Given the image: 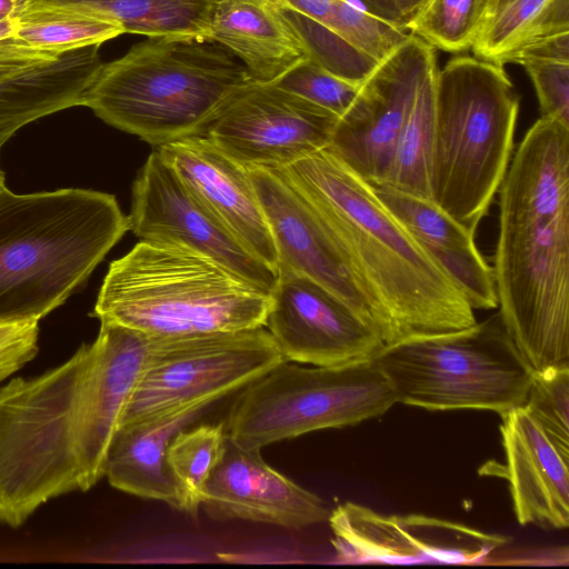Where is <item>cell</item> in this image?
Returning a JSON list of instances; mask_svg holds the SVG:
<instances>
[{"mask_svg":"<svg viewBox=\"0 0 569 569\" xmlns=\"http://www.w3.org/2000/svg\"><path fill=\"white\" fill-rule=\"evenodd\" d=\"M264 327L287 361L339 366L372 360L385 347L349 306L316 281L279 268Z\"/></svg>","mask_w":569,"mask_h":569,"instance_id":"9a60e30c","label":"cell"},{"mask_svg":"<svg viewBox=\"0 0 569 569\" xmlns=\"http://www.w3.org/2000/svg\"><path fill=\"white\" fill-rule=\"evenodd\" d=\"M226 439L223 422L188 427L172 438L166 461L177 488L178 510L197 515L204 486L222 457Z\"/></svg>","mask_w":569,"mask_h":569,"instance_id":"4316f807","label":"cell"},{"mask_svg":"<svg viewBox=\"0 0 569 569\" xmlns=\"http://www.w3.org/2000/svg\"><path fill=\"white\" fill-rule=\"evenodd\" d=\"M436 66L422 81L398 138L388 174L382 184L430 199L429 166L433 132V86ZM431 200V199H430Z\"/></svg>","mask_w":569,"mask_h":569,"instance_id":"484cf974","label":"cell"},{"mask_svg":"<svg viewBox=\"0 0 569 569\" xmlns=\"http://www.w3.org/2000/svg\"><path fill=\"white\" fill-rule=\"evenodd\" d=\"M217 0H27L82 9L107 18L123 29L148 38L209 39Z\"/></svg>","mask_w":569,"mask_h":569,"instance_id":"603a6c76","label":"cell"},{"mask_svg":"<svg viewBox=\"0 0 569 569\" xmlns=\"http://www.w3.org/2000/svg\"><path fill=\"white\" fill-rule=\"evenodd\" d=\"M519 106L503 66L458 56L436 72L430 199L473 233L511 161Z\"/></svg>","mask_w":569,"mask_h":569,"instance_id":"52a82bcc","label":"cell"},{"mask_svg":"<svg viewBox=\"0 0 569 569\" xmlns=\"http://www.w3.org/2000/svg\"><path fill=\"white\" fill-rule=\"evenodd\" d=\"M141 240L206 256L271 293L277 272L249 252L202 204L156 150L139 170L128 216Z\"/></svg>","mask_w":569,"mask_h":569,"instance_id":"4fadbf2b","label":"cell"},{"mask_svg":"<svg viewBox=\"0 0 569 569\" xmlns=\"http://www.w3.org/2000/svg\"><path fill=\"white\" fill-rule=\"evenodd\" d=\"M17 27V17L0 21V40L12 37Z\"/></svg>","mask_w":569,"mask_h":569,"instance_id":"60d3db41","label":"cell"},{"mask_svg":"<svg viewBox=\"0 0 569 569\" xmlns=\"http://www.w3.org/2000/svg\"><path fill=\"white\" fill-rule=\"evenodd\" d=\"M270 295L192 250L140 240L112 261L92 315L149 339L263 327Z\"/></svg>","mask_w":569,"mask_h":569,"instance_id":"8992f818","label":"cell"},{"mask_svg":"<svg viewBox=\"0 0 569 569\" xmlns=\"http://www.w3.org/2000/svg\"><path fill=\"white\" fill-rule=\"evenodd\" d=\"M316 210L387 327V343L477 323L445 269L379 199L370 182L328 148L280 168Z\"/></svg>","mask_w":569,"mask_h":569,"instance_id":"3957f363","label":"cell"},{"mask_svg":"<svg viewBox=\"0 0 569 569\" xmlns=\"http://www.w3.org/2000/svg\"><path fill=\"white\" fill-rule=\"evenodd\" d=\"M209 39L227 48L257 82H274L307 59L300 39L270 0H217Z\"/></svg>","mask_w":569,"mask_h":569,"instance_id":"7402d4cb","label":"cell"},{"mask_svg":"<svg viewBox=\"0 0 569 569\" xmlns=\"http://www.w3.org/2000/svg\"><path fill=\"white\" fill-rule=\"evenodd\" d=\"M216 399L192 401L122 425L110 443L104 476L123 492L159 500L178 509L174 481L167 466L172 438L191 426Z\"/></svg>","mask_w":569,"mask_h":569,"instance_id":"44dd1931","label":"cell"},{"mask_svg":"<svg viewBox=\"0 0 569 569\" xmlns=\"http://www.w3.org/2000/svg\"><path fill=\"white\" fill-rule=\"evenodd\" d=\"M523 407L553 442L569 453V366L535 371Z\"/></svg>","mask_w":569,"mask_h":569,"instance_id":"4dcf8cb0","label":"cell"},{"mask_svg":"<svg viewBox=\"0 0 569 569\" xmlns=\"http://www.w3.org/2000/svg\"><path fill=\"white\" fill-rule=\"evenodd\" d=\"M436 66L435 49L410 34L361 82L327 148L371 184H382L417 92Z\"/></svg>","mask_w":569,"mask_h":569,"instance_id":"7c38bea8","label":"cell"},{"mask_svg":"<svg viewBox=\"0 0 569 569\" xmlns=\"http://www.w3.org/2000/svg\"><path fill=\"white\" fill-rule=\"evenodd\" d=\"M124 31L120 24L82 9L26 4L17 16L10 40L19 47L60 57L89 46H101Z\"/></svg>","mask_w":569,"mask_h":569,"instance_id":"cb8c5ba5","label":"cell"},{"mask_svg":"<svg viewBox=\"0 0 569 569\" xmlns=\"http://www.w3.org/2000/svg\"><path fill=\"white\" fill-rule=\"evenodd\" d=\"M4 186V177H3V172L1 171L0 169V189Z\"/></svg>","mask_w":569,"mask_h":569,"instance_id":"b9f144b4","label":"cell"},{"mask_svg":"<svg viewBox=\"0 0 569 569\" xmlns=\"http://www.w3.org/2000/svg\"><path fill=\"white\" fill-rule=\"evenodd\" d=\"M323 26L378 63L387 59L410 37L407 31L356 7L349 0H336L332 12Z\"/></svg>","mask_w":569,"mask_h":569,"instance_id":"f546056e","label":"cell"},{"mask_svg":"<svg viewBox=\"0 0 569 569\" xmlns=\"http://www.w3.org/2000/svg\"><path fill=\"white\" fill-rule=\"evenodd\" d=\"M549 60L569 62V32L543 38L523 47L508 63L523 66L528 62Z\"/></svg>","mask_w":569,"mask_h":569,"instance_id":"d590c367","label":"cell"},{"mask_svg":"<svg viewBox=\"0 0 569 569\" xmlns=\"http://www.w3.org/2000/svg\"><path fill=\"white\" fill-rule=\"evenodd\" d=\"M252 79L223 46L201 38H148L103 63L83 106L157 148L201 137Z\"/></svg>","mask_w":569,"mask_h":569,"instance_id":"5b68a950","label":"cell"},{"mask_svg":"<svg viewBox=\"0 0 569 569\" xmlns=\"http://www.w3.org/2000/svg\"><path fill=\"white\" fill-rule=\"evenodd\" d=\"M41 62V61H40ZM36 62H29L23 60H13V59H0V78L14 72L26 66L32 64Z\"/></svg>","mask_w":569,"mask_h":569,"instance_id":"ab89813d","label":"cell"},{"mask_svg":"<svg viewBox=\"0 0 569 569\" xmlns=\"http://www.w3.org/2000/svg\"><path fill=\"white\" fill-rule=\"evenodd\" d=\"M397 402L430 411L522 407L533 369L499 312L470 328L385 346L372 359Z\"/></svg>","mask_w":569,"mask_h":569,"instance_id":"ba28073f","label":"cell"},{"mask_svg":"<svg viewBox=\"0 0 569 569\" xmlns=\"http://www.w3.org/2000/svg\"><path fill=\"white\" fill-rule=\"evenodd\" d=\"M283 360L264 326L150 339L142 373L120 426L192 401L220 400Z\"/></svg>","mask_w":569,"mask_h":569,"instance_id":"30bf717a","label":"cell"},{"mask_svg":"<svg viewBox=\"0 0 569 569\" xmlns=\"http://www.w3.org/2000/svg\"><path fill=\"white\" fill-rule=\"evenodd\" d=\"M100 323L94 341L62 365L0 387V525L18 528L42 503L104 476L150 339Z\"/></svg>","mask_w":569,"mask_h":569,"instance_id":"6da1fadb","label":"cell"},{"mask_svg":"<svg viewBox=\"0 0 569 569\" xmlns=\"http://www.w3.org/2000/svg\"><path fill=\"white\" fill-rule=\"evenodd\" d=\"M279 8L303 14L321 24L328 21L336 0H270Z\"/></svg>","mask_w":569,"mask_h":569,"instance_id":"8d00e7d4","label":"cell"},{"mask_svg":"<svg viewBox=\"0 0 569 569\" xmlns=\"http://www.w3.org/2000/svg\"><path fill=\"white\" fill-rule=\"evenodd\" d=\"M483 11V0H427L407 31L433 49L467 51L482 27Z\"/></svg>","mask_w":569,"mask_h":569,"instance_id":"83f0119b","label":"cell"},{"mask_svg":"<svg viewBox=\"0 0 569 569\" xmlns=\"http://www.w3.org/2000/svg\"><path fill=\"white\" fill-rule=\"evenodd\" d=\"M333 113L277 84L251 81L220 110L203 137L250 169H280L327 148Z\"/></svg>","mask_w":569,"mask_h":569,"instance_id":"8fae6325","label":"cell"},{"mask_svg":"<svg viewBox=\"0 0 569 569\" xmlns=\"http://www.w3.org/2000/svg\"><path fill=\"white\" fill-rule=\"evenodd\" d=\"M375 192L421 247L459 286L473 310L498 308L492 267L469 231L432 200L388 186Z\"/></svg>","mask_w":569,"mask_h":569,"instance_id":"ffe728a7","label":"cell"},{"mask_svg":"<svg viewBox=\"0 0 569 569\" xmlns=\"http://www.w3.org/2000/svg\"><path fill=\"white\" fill-rule=\"evenodd\" d=\"M506 476L522 526L569 525V453L560 449L522 406L501 416Z\"/></svg>","mask_w":569,"mask_h":569,"instance_id":"d6986e66","label":"cell"},{"mask_svg":"<svg viewBox=\"0 0 569 569\" xmlns=\"http://www.w3.org/2000/svg\"><path fill=\"white\" fill-rule=\"evenodd\" d=\"M522 67L535 87L541 117L569 126V62L535 61Z\"/></svg>","mask_w":569,"mask_h":569,"instance_id":"d6a6232c","label":"cell"},{"mask_svg":"<svg viewBox=\"0 0 569 569\" xmlns=\"http://www.w3.org/2000/svg\"><path fill=\"white\" fill-rule=\"evenodd\" d=\"M279 11L300 39L307 58L330 73L360 84L378 66L326 26L288 9Z\"/></svg>","mask_w":569,"mask_h":569,"instance_id":"f1b7e54d","label":"cell"},{"mask_svg":"<svg viewBox=\"0 0 569 569\" xmlns=\"http://www.w3.org/2000/svg\"><path fill=\"white\" fill-rule=\"evenodd\" d=\"M156 150L216 219L277 272L276 247L249 170L203 136Z\"/></svg>","mask_w":569,"mask_h":569,"instance_id":"e0dca14e","label":"cell"},{"mask_svg":"<svg viewBox=\"0 0 569 569\" xmlns=\"http://www.w3.org/2000/svg\"><path fill=\"white\" fill-rule=\"evenodd\" d=\"M130 230L113 194L0 189V325L61 306Z\"/></svg>","mask_w":569,"mask_h":569,"instance_id":"277c9868","label":"cell"},{"mask_svg":"<svg viewBox=\"0 0 569 569\" xmlns=\"http://www.w3.org/2000/svg\"><path fill=\"white\" fill-rule=\"evenodd\" d=\"M512 1L515 0H483V23L501 12Z\"/></svg>","mask_w":569,"mask_h":569,"instance_id":"f35d334b","label":"cell"},{"mask_svg":"<svg viewBox=\"0 0 569 569\" xmlns=\"http://www.w3.org/2000/svg\"><path fill=\"white\" fill-rule=\"evenodd\" d=\"M497 194L498 312L533 371L569 366V126L540 117Z\"/></svg>","mask_w":569,"mask_h":569,"instance_id":"7a4b0ae2","label":"cell"},{"mask_svg":"<svg viewBox=\"0 0 569 569\" xmlns=\"http://www.w3.org/2000/svg\"><path fill=\"white\" fill-rule=\"evenodd\" d=\"M396 402L393 388L372 360L310 367L283 360L242 388L224 427L237 445L261 450L380 417Z\"/></svg>","mask_w":569,"mask_h":569,"instance_id":"9c48e42d","label":"cell"},{"mask_svg":"<svg viewBox=\"0 0 569 569\" xmlns=\"http://www.w3.org/2000/svg\"><path fill=\"white\" fill-rule=\"evenodd\" d=\"M569 32V0H515L485 22L472 46L475 57L503 66L523 47Z\"/></svg>","mask_w":569,"mask_h":569,"instance_id":"d4e9b609","label":"cell"},{"mask_svg":"<svg viewBox=\"0 0 569 569\" xmlns=\"http://www.w3.org/2000/svg\"><path fill=\"white\" fill-rule=\"evenodd\" d=\"M349 1H351V0H349Z\"/></svg>","mask_w":569,"mask_h":569,"instance_id":"7bdbcfd3","label":"cell"},{"mask_svg":"<svg viewBox=\"0 0 569 569\" xmlns=\"http://www.w3.org/2000/svg\"><path fill=\"white\" fill-rule=\"evenodd\" d=\"M328 521L343 560L470 563L508 541L462 523L423 515H382L353 502L338 506Z\"/></svg>","mask_w":569,"mask_h":569,"instance_id":"2e32d148","label":"cell"},{"mask_svg":"<svg viewBox=\"0 0 569 569\" xmlns=\"http://www.w3.org/2000/svg\"><path fill=\"white\" fill-rule=\"evenodd\" d=\"M27 4V0H0V21L17 17Z\"/></svg>","mask_w":569,"mask_h":569,"instance_id":"74e56055","label":"cell"},{"mask_svg":"<svg viewBox=\"0 0 569 569\" xmlns=\"http://www.w3.org/2000/svg\"><path fill=\"white\" fill-rule=\"evenodd\" d=\"M272 83L333 113L338 119L350 107L361 84L337 77L308 58Z\"/></svg>","mask_w":569,"mask_h":569,"instance_id":"1f68e13d","label":"cell"},{"mask_svg":"<svg viewBox=\"0 0 569 569\" xmlns=\"http://www.w3.org/2000/svg\"><path fill=\"white\" fill-rule=\"evenodd\" d=\"M38 321L0 325V383L38 353Z\"/></svg>","mask_w":569,"mask_h":569,"instance_id":"836d02e7","label":"cell"},{"mask_svg":"<svg viewBox=\"0 0 569 569\" xmlns=\"http://www.w3.org/2000/svg\"><path fill=\"white\" fill-rule=\"evenodd\" d=\"M249 173L273 239L278 269H289L328 289L386 346L388 333L380 312L309 201L280 169H250Z\"/></svg>","mask_w":569,"mask_h":569,"instance_id":"5bb4252c","label":"cell"},{"mask_svg":"<svg viewBox=\"0 0 569 569\" xmlns=\"http://www.w3.org/2000/svg\"><path fill=\"white\" fill-rule=\"evenodd\" d=\"M372 16L407 31L427 0H357Z\"/></svg>","mask_w":569,"mask_h":569,"instance_id":"e575fe53","label":"cell"},{"mask_svg":"<svg viewBox=\"0 0 569 569\" xmlns=\"http://www.w3.org/2000/svg\"><path fill=\"white\" fill-rule=\"evenodd\" d=\"M260 451L243 448L227 436L201 505L219 518L293 529L328 520L330 511L323 500L270 467Z\"/></svg>","mask_w":569,"mask_h":569,"instance_id":"ac0fdd59","label":"cell"}]
</instances>
